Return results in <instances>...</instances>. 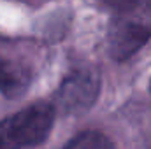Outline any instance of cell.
Wrapping results in <instances>:
<instances>
[{
	"label": "cell",
	"mask_w": 151,
	"mask_h": 149,
	"mask_svg": "<svg viewBox=\"0 0 151 149\" xmlns=\"http://www.w3.org/2000/svg\"><path fill=\"white\" fill-rule=\"evenodd\" d=\"M100 79L90 67H79L65 77L58 91V102L65 112H81L93 105L99 97Z\"/></svg>",
	"instance_id": "3957f363"
},
{
	"label": "cell",
	"mask_w": 151,
	"mask_h": 149,
	"mask_svg": "<svg viewBox=\"0 0 151 149\" xmlns=\"http://www.w3.org/2000/svg\"><path fill=\"white\" fill-rule=\"evenodd\" d=\"M32 82V72L18 60L0 56V93L7 98L21 97Z\"/></svg>",
	"instance_id": "277c9868"
},
{
	"label": "cell",
	"mask_w": 151,
	"mask_h": 149,
	"mask_svg": "<svg viewBox=\"0 0 151 149\" xmlns=\"http://www.w3.org/2000/svg\"><path fill=\"white\" fill-rule=\"evenodd\" d=\"M150 90H151V84H150Z\"/></svg>",
	"instance_id": "52a82bcc"
},
{
	"label": "cell",
	"mask_w": 151,
	"mask_h": 149,
	"mask_svg": "<svg viewBox=\"0 0 151 149\" xmlns=\"http://www.w3.org/2000/svg\"><path fill=\"white\" fill-rule=\"evenodd\" d=\"M65 146L70 149H104L113 148L114 144L99 132H83L76 135L72 140H69Z\"/></svg>",
	"instance_id": "5b68a950"
},
{
	"label": "cell",
	"mask_w": 151,
	"mask_h": 149,
	"mask_svg": "<svg viewBox=\"0 0 151 149\" xmlns=\"http://www.w3.org/2000/svg\"><path fill=\"white\" fill-rule=\"evenodd\" d=\"M55 123V109L47 102H35L19 112L0 119V149L34 148L42 144Z\"/></svg>",
	"instance_id": "7a4b0ae2"
},
{
	"label": "cell",
	"mask_w": 151,
	"mask_h": 149,
	"mask_svg": "<svg viewBox=\"0 0 151 149\" xmlns=\"http://www.w3.org/2000/svg\"><path fill=\"white\" fill-rule=\"evenodd\" d=\"M106 5H109V7H113V9H121V7H125V5H128V4H132L134 0H102Z\"/></svg>",
	"instance_id": "8992f818"
},
{
	"label": "cell",
	"mask_w": 151,
	"mask_h": 149,
	"mask_svg": "<svg viewBox=\"0 0 151 149\" xmlns=\"http://www.w3.org/2000/svg\"><path fill=\"white\" fill-rule=\"evenodd\" d=\"M116 11L118 14L109 27L107 47L116 62H123L141 51L151 39V0H134Z\"/></svg>",
	"instance_id": "6da1fadb"
}]
</instances>
